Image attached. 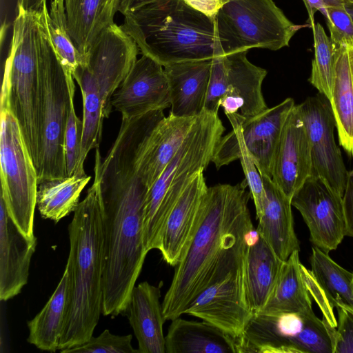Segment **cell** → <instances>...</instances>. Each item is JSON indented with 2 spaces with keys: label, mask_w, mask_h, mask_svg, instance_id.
<instances>
[{
  "label": "cell",
  "mask_w": 353,
  "mask_h": 353,
  "mask_svg": "<svg viewBox=\"0 0 353 353\" xmlns=\"http://www.w3.org/2000/svg\"><path fill=\"white\" fill-rule=\"evenodd\" d=\"M158 0H118L117 11L123 16Z\"/></svg>",
  "instance_id": "43"
},
{
  "label": "cell",
  "mask_w": 353,
  "mask_h": 353,
  "mask_svg": "<svg viewBox=\"0 0 353 353\" xmlns=\"http://www.w3.org/2000/svg\"><path fill=\"white\" fill-rule=\"evenodd\" d=\"M139 50L134 40L114 23L103 31L73 72L82 95L83 124L76 174L85 173L88 153L99 147L103 121L112 109V97L137 60Z\"/></svg>",
  "instance_id": "5"
},
{
  "label": "cell",
  "mask_w": 353,
  "mask_h": 353,
  "mask_svg": "<svg viewBox=\"0 0 353 353\" xmlns=\"http://www.w3.org/2000/svg\"><path fill=\"white\" fill-rule=\"evenodd\" d=\"M161 286L141 282L133 288L125 311L138 341L139 353H166L160 302Z\"/></svg>",
  "instance_id": "23"
},
{
  "label": "cell",
  "mask_w": 353,
  "mask_h": 353,
  "mask_svg": "<svg viewBox=\"0 0 353 353\" xmlns=\"http://www.w3.org/2000/svg\"><path fill=\"white\" fill-rule=\"evenodd\" d=\"M334 332L313 310L254 312L236 343L238 353H333Z\"/></svg>",
  "instance_id": "10"
},
{
  "label": "cell",
  "mask_w": 353,
  "mask_h": 353,
  "mask_svg": "<svg viewBox=\"0 0 353 353\" xmlns=\"http://www.w3.org/2000/svg\"><path fill=\"white\" fill-rule=\"evenodd\" d=\"M342 198L346 223V236L353 237V170L349 171Z\"/></svg>",
  "instance_id": "40"
},
{
  "label": "cell",
  "mask_w": 353,
  "mask_h": 353,
  "mask_svg": "<svg viewBox=\"0 0 353 353\" xmlns=\"http://www.w3.org/2000/svg\"><path fill=\"white\" fill-rule=\"evenodd\" d=\"M64 4L70 35L85 57L103 31L114 23L118 0H64Z\"/></svg>",
  "instance_id": "25"
},
{
  "label": "cell",
  "mask_w": 353,
  "mask_h": 353,
  "mask_svg": "<svg viewBox=\"0 0 353 353\" xmlns=\"http://www.w3.org/2000/svg\"><path fill=\"white\" fill-rule=\"evenodd\" d=\"M287 98L246 119L219 140L212 159L217 169L232 163L236 148L243 145L261 175L271 178L273 162L286 119L295 105Z\"/></svg>",
  "instance_id": "13"
},
{
  "label": "cell",
  "mask_w": 353,
  "mask_h": 353,
  "mask_svg": "<svg viewBox=\"0 0 353 353\" xmlns=\"http://www.w3.org/2000/svg\"><path fill=\"white\" fill-rule=\"evenodd\" d=\"M214 20L223 55L254 48L280 50L303 27L292 23L273 0H229Z\"/></svg>",
  "instance_id": "9"
},
{
  "label": "cell",
  "mask_w": 353,
  "mask_h": 353,
  "mask_svg": "<svg viewBox=\"0 0 353 353\" xmlns=\"http://www.w3.org/2000/svg\"><path fill=\"white\" fill-rule=\"evenodd\" d=\"M197 117H179L170 113L145 138L139 152L137 163L140 176L148 188L177 152Z\"/></svg>",
  "instance_id": "21"
},
{
  "label": "cell",
  "mask_w": 353,
  "mask_h": 353,
  "mask_svg": "<svg viewBox=\"0 0 353 353\" xmlns=\"http://www.w3.org/2000/svg\"><path fill=\"white\" fill-rule=\"evenodd\" d=\"M311 272L329 305L341 307L353 313V272L332 259L328 254L313 247L310 257Z\"/></svg>",
  "instance_id": "32"
},
{
  "label": "cell",
  "mask_w": 353,
  "mask_h": 353,
  "mask_svg": "<svg viewBox=\"0 0 353 353\" xmlns=\"http://www.w3.org/2000/svg\"><path fill=\"white\" fill-rule=\"evenodd\" d=\"M310 141L297 105L284 123L273 162L272 181L292 199L311 176Z\"/></svg>",
  "instance_id": "18"
},
{
  "label": "cell",
  "mask_w": 353,
  "mask_h": 353,
  "mask_svg": "<svg viewBox=\"0 0 353 353\" xmlns=\"http://www.w3.org/2000/svg\"><path fill=\"white\" fill-rule=\"evenodd\" d=\"M68 233L70 297L59 351L92 336L102 313L103 216L99 178L95 172L92 185L74 211Z\"/></svg>",
  "instance_id": "3"
},
{
  "label": "cell",
  "mask_w": 353,
  "mask_h": 353,
  "mask_svg": "<svg viewBox=\"0 0 353 353\" xmlns=\"http://www.w3.org/2000/svg\"><path fill=\"white\" fill-rule=\"evenodd\" d=\"M3 72L1 110L17 121L36 167L41 147L43 85L39 54L38 12L17 6Z\"/></svg>",
  "instance_id": "6"
},
{
  "label": "cell",
  "mask_w": 353,
  "mask_h": 353,
  "mask_svg": "<svg viewBox=\"0 0 353 353\" xmlns=\"http://www.w3.org/2000/svg\"><path fill=\"white\" fill-rule=\"evenodd\" d=\"M212 59L174 63L163 66L170 89V114L194 118L204 111Z\"/></svg>",
  "instance_id": "22"
},
{
  "label": "cell",
  "mask_w": 353,
  "mask_h": 353,
  "mask_svg": "<svg viewBox=\"0 0 353 353\" xmlns=\"http://www.w3.org/2000/svg\"><path fill=\"white\" fill-rule=\"evenodd\" d=\"M347 10L350 14L352 19H353V4H345Z\"/></svg>",
  "instance_id": "46"
},
{
  "label": "cell",
  "mask_w": 353,
  "mask_h": 353,
  "mask_svg": "<svg viewBox=\"0 0 353 353\" xmlns=\"http://www.w3.org/2000/svg\"><path fill=\"white\" fill-rule=\"evenodd\" d=\"M238 159L241 161L251 198L254 203L256 219H258L263 212L265 201V191L263 179L245 148L242 145L236 148L231 160L232 162Z\"/></svg>",
  "instance_id": "36"
},
{
  "label": "cell",
  "mask_w": 353,
  "mask_h": 353,
  "mask_svg": "<svg viewBox=\"0 0 353 353\" xmlns=\"http://www.w3.org/2000/svg\"><path fill=\"white\" fill-rule=\"evenodd\" d=\"M90 176H67L43 181L38 184L37 207L43 219L55 223L74 212Z\"/></svg>",
  "instance_id": "31"
},
{
  "label": "cell",
  "mask_w": 353,
  "mask_h": 353,
  "mask_svg": "<svg viewBox=\"0 0 353 353\" xmlns=\"http://www.w3.org/2000/svg\"><path fill=\"white\" fill-rule=\"evenodd\" d=\"M37 239L26 237L10 217L0 196V299L6 301L27 284Z\"/></svg>",
  "instance_id": "20"
},
{
  "label": "cell",
  "mask_w": 353,
  "mask_h": 353,
  "mask_svg": "<svg viewBox=\"0 0 353 353\" xmlns=\"http://www.w3.org/2000/svg\"><path fill=\"white\" fill-rule=\"evenodd\" d=\"M1 195L8 213L28 238L34 234L38 176L19 123L7 109L1 110Z\"/></svg>",
  "instance_id": "11"
},
{
  "label": "cell",
  "mask_w": 353,
  "mask_h": 353,
  "mask_svg": "<svg viewBox=\"0 0 353 353\" xmlns=\"http://www.w3.org/2000/svg\"><path fill=\"white\" fill-rule=\"evenodd\" d=\"M299 250L283 261L272 292L264 307L257 312L279 314L313 310Z\"/></svg>",
  "instance_id": "29"
},
{
  "label": "cell",
  "mask_w": 353,
  "mask_h": 353,
  "mask_svg": "<svg viewBox=\"0 0 353 353\" xmlns=\"http://www.w3.org/2000/svg\"><path fill=\"white\" fill-rule=\"evenodd\" d=\"M194 9L214 18L218 11L229 0H183Z\"/></svg>",
  "instance_id": "41"
},
{
  "label": "cell",
  "mask_w": 353,
  "mask_h": 353,
  "mask_svg": "<svg viewBox=\"0 0 353 353\" xmlns=\"http://www.w3.org/2000/svg\"><path fill=\"white\" fill-rule=\"evenodd\" d=\"M310 232V241L326 254L336 250L346 236L342 196L323 180L310 176L291 199Z\"/></svg>",
  "instance_id": "16"
},
{
  "label": "cell",
  "mask_w": 353,
  "mask_h": 353,
  "mask_svg": "<svg viewBox=\"0 0 353 353\" xmlns=\"http://www.w3.org/2000/svg\"><path fill=\"white\" fill-rule=\"evenodd\" d=\"M336 309L338 321L333 353H353V313L341 307Z\"/></svg>",
  "instance_id": "39"
},
{
  "label": "cell",
  "mask_w": 353,
  "mask_h": 353,
  "mask_svg": "<svg viewBox=\"0 0 353 353\" xmlns=\"http://www.w3.org/2000/svg\"><path fill=\"white\" fill-rule=\"evenodd\" d=\"M307 10L310 23L312 28L315 26L314 13L316 11L321 12L325 17H327V5L323 0H303Z\"/></svg>",
  "instance_id": "42"
},
{
  "label": "cell",
  "mask_w": 353,
  "mask_h": 353,
  "mask_svg": "<svg viewBox=\"0 0 353 353\" xmlns=\"http://www.w3.org/2000/svg\"><path fill=\"white\" fill-rule=\"evenodd\" d=\"M326 5L332 4H353V0H323Z\"/></svg>",
  "instance_id": "45"
},
{
  "label": "cell",
  "mask_w": 353,
  "mask_h": 353,
  "mask_svg": "<svg viewBox=\"0 0 353 353\" xmlns=\"http://www.w3.org/2000/svg\"><path fill=\"white\" fill-rule=\"evenodd\" d=\"M330 102L339 144L353 157V46L336 47Z\"/></svg>",
  "instance_id": "27"
},
{
  "label": "cell",
  "mask_w": 353,
  "mask_h": 353,
  "mask_svg": "<svg viewBox=\"0 0 353 353\" xmlns=\"http://www.w3.org/2000/svg\"><path fill=\"white\" fill-rule=\"evenodd\" d=\"M50 39L57 55L66 70L72 74L83 61V57L74 46L70 35L64 0H51L42 7Z\"/></svg>",
  "instance_id": "33"
},
{
  "label": "cell",
  "mask_w": 353,
  "mask_h": 353,
  "mask_svg": "<svg viewBox=\"0 0 353 353\" xmlns=\"http://www.w3.org/2000/svg\"><path fill=\"white\" fill-rule=\"evenodd\" d=\"M247 52H238L212 59L204 110L218 114L222 107L232 127L268 108L262 92L267 71L252 63Z\"/></svg>",
  "instance_id": "12"
},
{
  "label": "cell",
  "mask_w": 353,
  "mask_h": 353,
  "mask_svg": "<svg viewBox=\"0 0 353 353\" xmlns=\"http://www.w3.org/2000/svg\"><path fill=\"white\" fill-rule=\"evenodd\" d=\"M111 103L126 119L170 107L169 84L163 66L142 54L113 94Z\"/></svg>",
  "instance_id": "17"
},
{
  "label": "cell",
  "mask_w": 353,
  "mask_h": 353,
  "mask_svg": "<svg viewBox=\"0 0 353 353\" xmlns=\"http://www.w3.org/2000/svg\"><path fill=\"white\" fill-rule=\"evenodd\" d=\"M121 27L143 55L163 66L223 53L213 18L183 0H158L124 15Z\"/></svg>",
  "instance_id": "4"
},
{
  "label": "cell",
  "mask_w": 353,
  "mask_h": 353,
  "mask_svg": "<svg viewBox=\"0 0 353 353\" xmlns=\"http://www.w3.org/2000/svg\"><path fill=\"white\" fill-rule=\"evenodd\" d=\"M254 313L248 294L245 262L238 270L203 291L184 314L212 324L237 343Z\"/></svg>",
  "instance_id": "15"
},
{
  "label": "cell",
  "mask_w": 353,
  "mask_h": 353,
  "mask_svg": "<svg viewBox=\"0 0 353 353\" xmlns=\"http://www.w3.org/2000/svg\"><path fill=\"white\" fill-rule=\"evenodd\" d=\"M132 334L115 335L105 330L85 343L61 350L62 353H139L132 345Z\"/></svg>",
  "instance_id": "35"
},
{
  "label": "cell",
  "mask_w": 353,
  "mask_h": 353,
  "mask_svg": "<svg viewBox=\"0 0 353 353\" xmlns=\"http://www.w3.org/2000/svg\"><path fill=\"white\" fill-rule=\"evenodd\" d=\"M145 138L140 129L123 125L103 161L99 148L95 151L94 171L99 178L103 216L104 316L125 313L148 254L143 221L149 188L137 163Z\"/></svg>",
  "instance_id": "1"
},
{
  "label": "cell",
  "mask_w": 353,
  "mask_h": 353,
  "mask_svg": "<svg viewBox=\"0 0 353 353\" xmlns=\"http://www.w3.org/2000/svg\"><path fill=\"white\" fill-rule=\"evenodd\" d=\"M208 186L203 171L196 173L183 190L165 221L159 250L163 259L176 266L193 236Z\"/></svg>",
  "instance_id": "19"
},
{
  "label": "cell",
  "mask_w": 353,
  "mask_h": 353,
  "mask_svg": "<svg viewBox=\"0 0 353 353\" xmlns=\"http://www.w3.org/2000/svg\"><path fill=\"white\" fill-rule=\"evenodd\" d=\"M327 26L336 47L353 46V19L344 3L327 6Z\"/></svg>",
  "instance_id": "38"
},
{
  "label": "cell",
  "mask_w": 353,
  "mask_h": 353,
  "mask_svg": "<svg viewBox=\"0 0 353 353\" xmlns=\"http://www.w3.org/2000/svg\"><path fill=\"white\" fill-rule=\"evenodd\" d=\"M224 131L218 114L204 110L177 152L149 188L143 221L144 244L148 252L159 249L168 214L191 179L212 162Z\"/></svg>",
  "instance_id": "7"
},
{
  "label": "cell",
  "mask_w": 353,
  "mask_h": 353,
  "mask_svg": "<svg viewBox=\"0 0 353 353\" xmlns=\"http://www.w3.org/2000/svg\"><path fill=\"white\" fill-rule=\"evenodd\" d=\"M39 54L43 85L41 147L38 184L67 176L64 134L75 85L50 39L42 9L38 12Z\"/></svg>",
  "instance_id": "8"
},
{
  "label": "cell",
  "mask_w": 353,
  "mask_h": 353,
  "mask_svg": "<svg viewBox=\"0 0 353 353\" xmlns=\"http://www.w3.org/2000/svg\"><path fill=\"white\" fill-rule=\"evenodd\" d=\"M245 179L236 185L208 187L193 236L162 303L164 318L185 313L205 289L238 270L245 262L254 231Z\"/></svg>",
  "instance_id": "2"
},
{
  "label": "cell",
  "mask_w": 353,
  "mask_h": 353,
  "mask_svg": "<svg viewBox=\"0 0 353 353\" xmlns=\"http://www.w3.org/2000/svg\"><path fill=\"white\" fill-rule=\"evenodd\" d=\"M166 353H238L236 341L212 324L179 317L165 335Z\"/></svg>",
  "instance_id": "26"
},
{
  "label": "cell",
  "mask_w": 353,
  "mask_h": 353,
  "mask_svg": "<svg viewBox=\"0 0 353 353\" xmlns=\"http://www.w3.org/2000/svg\"><path fill=\"white\" fill-rule=\"evenodd\" d=\"M283 261L261 236L250 243L245 276L248 298L254 312H259L268 301Z\"/></svg>",
  "instance_id": "30"
},
{
  "label": "cell",
  "mask_w": 353,
  "mask_h": 353,
  "mask_svg": "<svg viewBox=\"0 0 353 353\" xmlns=\"http://www.w3.org/2000/svg\"><path fill=\"white\" fill-rule=\"evenodd\" d=\"M312 30L314 57L308 81L321 94L330 101L335 74L336 47L327 35L321 24L316 23Z\"/></svg>",
  "instance_id": "34"
},
{
  "label": "cell",
  "mask_w": 353,
  "mask_h": 353,
  "mask_svg": "<svg viewBox=\"0 0 353 353\" xmlns=\"http://www.w3.org/2000/svg\"><path fill=\"white\" fill-rule=\"evenodd\" d=\"M310 144L311 176L343 196L349 170L334 138L336 121L330 101L320 93L297 105Z\"/></svg>",
  "instance_id": "14"
},
{
  "label": "cell",
  "mask_w": 353,
  "mask_h": 353,
  "mask_svg": "<svg viewBox=\"0 0 353 353\" xmlns=\"http://www.w3.org/2000/svg\"><path fill=\"white\" fill-rule=\"evenodd\" d=\"M83 120L76 114L72 101L64 134V152L68 176H72L77 168L82 145Z\"/></svg>",
  "instance_id": "37"
},
{
  "label": "cell",
  "mask_w": 353,
  "mask_h": 353,
  "mask_svg": "<svg viewBox=\"0 0 353 353\" xmlns=\"http://www.w3.org/2000/svg\"><path fill=\"white\" fill-rule=\"evenodd\" d=\"M47 0H17V7L28 11L39 12ZM16 7V8H17Z\"/></svg>",
  "instance_id": "44"
},
{
  "label": "cell",
  "mask_w": 353,
  "mask_h": 353,
  "mask_svg": "<svg viewBox=\"0 0 353 353\" xmlns=\"http://www.w3.org/2000/svg\"><path fill=\"white\" fill-rule=\"evenodd\" d=\"M70 277L65 265L63 274L53 294L42 310L28 322V342L43 351L56 352L68 313Z\"/></svg>",
  "instance_id": "28"
},
{
  "label": "cell",
  "mask_w": 353,
  "mask_h": 353,
  "mask_svg": "<svg viewBox=\"0 0 353 353\" xmlns=\"http://www.w3.org/2000/svg\"><path fill=\"white\" fill-rule=\"evenodd\" d=\"M265 191L262 215L258 219L256 232L276 254L285 261L296 250L299 242L294 228L291 199L268 176L261 175Z\"/></svg>",
  "instance_id": "24"
}]
</instances>
